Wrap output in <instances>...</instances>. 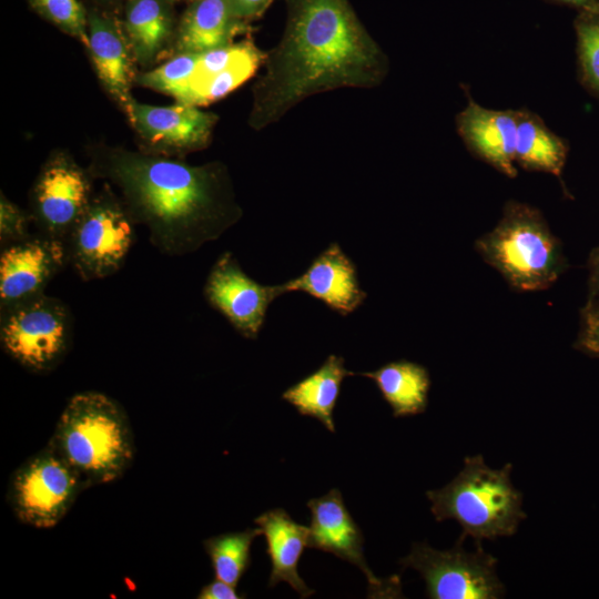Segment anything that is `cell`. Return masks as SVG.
<instances>
[{"instance_id": "6da1fadb", "label": "cell", "mask_w": 599, "mask_h": 599, "mask_svg": "<svg viewBox=\"0 0 599 599\" xmlns=\"http://www.w3.org/2000/svg\"><path fill=\"white\" fill-rule=\"evenodd\" d=\"M280 42L252 88L248 124L263 130L305 99L337 89H373L389 60L348 0H285Z\"/></svg>"}, {"instance_id": "7a4b0ae2", "label": "cell", "mask_w": 599, "mask_h": 599, "mask_svg": "<svg viewBox=\"0 0 599 599\" xmlns=\"http://www.w3.org/2000/svg\"><path fill=\"white\" fill-rule=\"evenodd\" d=\"M91 175L118 187L135 224L162 254L181 256L216 240L242 216L225 165H203L148 152H94Z\"/></svg>"}, {"instance_id": "3957f363", "label": "cell", "mask_w": 599, "mask_h": 599, "mask_svg": "<svg viewBox=\"0 0 599 599\" xmlns=\"http://www.w3.org/2000/svg\"><path fill=\"white\" fill-rule=\"evenodd\" d=\"M48 445L79 474L85 488L121 477L134 455L124 410L97 392L70 398Z\"/></svg>"}, {"instance_id": "277c9868", "label": "cell", "mask_w": 599, "mask_h": 599, "mask_svg": "<svg viewBox=\"0 0 599 599\" xmlns=\"http://www.w3.org/2000/svg\"><path fill=\"white\" fill-rule=\"evenodd\" d=\"M511 469L509 463L494 469L481 455L467 456L450 483L426 493L435 519L457 521L463 529L459 538L470 537L476 545L514 535L526 512L522 495L511 483Z\"/></svg>"}, {"instance_id": "5b68a950", "label": "cell", "mask_w": 599, "mask_h": 599, "mask_svg": "<svg viewBox=\"0 0 599 599\" xmlns=\"http://www.w3.org/2000/svg\"><path fill=\"white\" fill-rule=\"evenodd\" d=\"M475 248L518 292L545 291L567 267L561 243L542 213L517 201L505 204L497 225L477 238Z\"/></svg>"}, {"instance_id": "8992f818", "label": "cell", "mask_w": 599, "mask_h": 599, "mask_svg": "<svg viewBox=\"0 0 599 599\" xmlns=\"http://www.w3.org/2000/svg\"><path fill=\"white\" fill-rule=\"evenodd\" d=\"M134 225L121 199L105 186L92 196L64 242L68 263L84 282L113 275L131 250Z\"/></svg>"}, {"instance_id": "52a82bcc", "label": "cell", "mask_w": 599, "mask_h": 599, "mask_svg": "<svg viewBox=\"0 0 599 599\" xmlns=\"http://www.w3.org/2000/svg\"><path fill=\"white\" fill-rule=\"evenodd\" d=\"M3 351L29 370L55 368L71 343L72 318L67 305L44 293L0 309Z\"/></svg>"}, {"instance_id": "ba28073f", "label": "cell", "mask_w": 599, "mask_h": 599, "mask_svg": "<svg viewBox=\"0 0 599 599\" xmlns=\"http://www.w3.org/2000/svg\"><path fill=\"white\" fill-rule=\"evenodd\" d=\"M459 538L448 550L414 542L409 555L399 560L403 568L417 570L432 599H498L506 589L497 576V559L476 545L475 551L463 548Z\"/></svg>"}, {"instance_id": "9c48e42d", "label": "cell", "mask_w": 599, "mask_h": 599, "mask_svg": "<svg viewBox=\"0 0 599 599\" xmlns=\"http://www.w3.org/2000/svg\"><path fill=\"white\" fill-rule=\"evenodd\" d=\"M84 488L79 474L47 445L14 471L7 497L21 522L47 529L61 521Z\"/></svg>"}, {"instance_id": "30bf717a", "label": "cell", "mask_w": 599, "mask_h": 599, "mask_svg": "<svg viewBox=\"0 0 599 599\" xmlns=\"http://www.w3.org/2000/svg\"><path fill=\"white\" fill-rule=\"evenodd\" d=\"M90 175L65 153L48 159L31 192V217L40 234L65 242L93 196Z\"/></svg>"}, {"instance_id": "8fae6325", "label": "cell", "mask_w": 599, "mask_h": 599, "mask_svg": "<svg viewBox=\"0 0 599 599\" xmlns=\"http://www.w3.org/2000/svg\"><path fill=\"white\" fill-rule=\"evenodd\" d=\"M280 295L278 285H262L251 278L231 252L217 258L204 286L207 303L250 339L258 336L270 304Z\"/></svg>"}, {"instance_id": "7c38bea8", "label": "cell", "mask_w": 599, "mask_h": 599, "mask_svg": "<svg viewBox=\"0 0 599 599\" xmlns=\"http://www.w3.org/2000/svg\"><path fill=\"white\" fill-rule=\"evenodd\" d=\"M307 507L311 510L309 548L333 554L356 566L367 579L370 597L390 598L400 595L397 577L382 580L367 566L362 530L348 512L338 489L311 499Z\"/></svg>"}, {"instance_id": "4fadbf2b", "label": "cell", "mask_w": 599, "mask_h": 599, "mask_svg": "<svg viewBox=\"0 0 599 599\" xmlns=\"http://www.w3.org/2000/svg\"><path fill=\"white\" fill-rule=\"evenodd\" d=\"M67 263L65 244L42 234L2 247L0 309L43 294L45 286Z\"/></svg>"}, {"instance_id": "5bb4252c", "label": "cell", "mask_w": 599, "mask_h": 599, "mask_svg": "<svg viewBox=\"0 0 599 599\" xmlns=\"http://www.w3.org/2000/svg\"><path fill=\"white\" fill-rule=\"evenodd\" d=\"M219 118L200 106L132 103L131 125L149 148L148 153H185L206 148Z\"/></svg>"}, {"instance_id": "9a60e30c", "label": "cell", "mask_w": 599, "mask_h": 599, "mask_svg": "<svg viewBox=\"0 0 599 599\" xmlns=\"http://www.w3.org/2000/svg\"><path fill=\"white\" fill-rule=\"evenodd\" d=\"M88 45L95 72L103 88L131 116V87L135 82V58L122 20L99 7L87 10Z\"/></svg>"}, {"instance_id": "2e32d148", "label": "cell", "mask_w": 599, "mask_h": 599, "mask_svg": "<svg viewBox=\"0 0 599 599\" xmlns=\"http://www.w3.org/2000/svg\"><path fill=\"white\" fill-rule=\"evenodd\" d=\"M455 123L458 135L473 155L508 177L517 176V110L488 109L469 98Z\"/></svg>"}, {"instance_id": "e0dca14e", "label": "cell", "mask_w": 599, "mask_h": 599, "mask_svg": "<svg viewBox=\"0 0 599 599\" xmlns=\"http://www.w3.org/2000/svg\"><path fill=\"white\" fill-rule=\"evenodd\" d=\"M282 294L303 292L343 316L354 313L366 300L353 261L332 243L300 276L278 285Z\"/></svg>"}, {"instance_id": "ac0fdd59", "label": "cell", "mask_w": 599, "mask_h": 599, "mask_svg": "<svg viewBox=\"0 0 599 599\" xmlns=\"http://www.w3.org/2000/svg\"><path fill=\"white\" fill-rule=\"evenodd\" d=\"M251 30L250 23L236 17L229 0H187L176 24L175 54L224 47Z\"/></svg>"}, {"instance_id": "d6986e66", "label": "cell", "mask_w": 599, "mask_h": 599, "mask_svg": "<svg viewBox=\"0 0 599 599\" xmlns=\"http://www.w3.org/2000/svg\"><path fill=\"white\" fill-rule=\"evenodd\" d=\"M254 521L266 539V554L272 566L268 586L286 581L302 598L309 597L314 590L297 571L301 556L308 547L309 527L294 521L282 508L271 509Z\"/></svg>"}, {"instance_id": "ffe728a7", "label": "cell", "mask_w": 599, "mask_h": 599, "mask_svg": "<svg viewBox=\"0 0 599 599\" xmlns=\"http://www.w3.org/2000/svg\"><path fill=\"white\" fill-rule=\"evenodd\" d=\"M122 24L136 63L151 65L174 42L177 21L167 0H126Z\"/></svg>"}, {"instance_id": "44dd1931", "label": "cell", "mask_w": 599, "mask_h": 599, "mask_svg": "<svg viewBox=\"0 0 599 599\" xmlns=\"http://www.w3.org/2000/svg\"><path fill=\"white\" fill-rule=\"evenodd\" d=\"M344 358L329 355L311 375L288 387L282 398L303 415L319 420L329 432H335L333 412L346 376L354 375L345 368Z\"/></svg>"}, {"instance_id": "7402d4cb", "label": "cell", "mask_w": 599, "mask_h": 599, "mask_svg": "<svg viewBox=\"0 0 599 599\" xmlns=\"http://www.w3.org/2000/svg\"><path fill=\"white\" fill-rule=\"evenodd\" d=\"M357 375L376 384L393 409L394 417L418 415L427 408L430 377L427 368L420 364L400 359Z\"/></svg>"}, {"instance_id": "603a6c76", "label": "cell", "mask_w": 599, "mask_h": 599, "mask_svg": "<svg viewBox=\"0 0 599 599\" xmlns=\"http://www.w3.org/2000/svg\"><path fill=\"white\" fill-rule=\"evenodd\" d=\"M568 152V142L552 132L538 114L517 110L516 165L560 179Z\"/></svg>"}, {"instance_id": "cb8c5ba5", "label": "cell", "mask_w": 599, "mask_h": 599, "mask_svg": "<svg viewBox=\"0 0 599 599\" xmlns=\"http://www.w3.org/2000/svg\"><path fill=\"white\" fill-rule=\"evenodd\" d=\"M260 535L262 530L258 527L204 540L203 546L211 559L215 578L236 587L250 566L252 542Z\"/></svg>"}, {"instance_id": "d4e9b609", "label": "cell", "mask_w": 599, "mask_h": 599, "mask_svg": "<svg viewBox=\"0 0 599 599\" xmlns=\"http://www.w3.org/2000/svg\"><path fill=\"white\" fill-rule=\"evenodd\" d=\"M266 52L256 47L225 70L193 88L183 104L203 106L216 102L246 82L263 65Z\"/></svg>"}, {"instance_id": "484cf974", "label": "cell", "mask_w": 599, "mask_h": 599, "mask_svg": "<svg viewBox=\"0 0 599 599\" xmlns=\"http://www.w3.org/2000/svg\"><path fill=\"white\" fill-rule=\"evenodd\" d=\"M573 28L579 80L589 93L599 98V6L578 11Z\"/></svg>"}, {"instance_id": "4316f807", "label": "cell", "mask_w": 599, "mask_h": 599, "mask_svg": "<svg viewBox=\"0 0 599 599\" xmlns=\"http://www.w3.org/2000/svg\"><path fill=\"white\" fill-rule=\"evenodd\" d=\"M199 53H176L162 65L136 75L142 87L170 94L180 102L195 71Z\"/></svg>"}, {"instance_id": "83f0119b", "label": "cell", "mask_w": 599, "mask_h": 599, "mask_svg": "<svg viewBox=\"0 0 599 599\" xmlns=\"http://www.w3.org/2000/svg\"><path fill=\"white\" fill-rule=\"evenodd\" d=\"M28 2L40 17L87 48V10L78 0H28Z\"/></svg>"}, {"instance_id": "f1b7e54d", "label": "cell", "mask_w": 599, "mask_h": 599, "mask_svg": "<svg viewBox=\"0 0 599 599\" xmlns=\"http://www.w3.org/2000/svg\"><path fill=\"white\" fill-rule=\"evenodd\" d=\"M31 214L26 213L3 193L0 197V242L1 247L23 242L31 235L29 223Z\"/></svg>"}, {"instance_id": "f546056e", "label": "cell", "mask_w": 599, "mask_h": 599, "mask_svg": "<svg viewBox=\"0 0 599 599\" xmlns=\"http://www.w3.org/2000/svg\"><path fill=\"white\" fill-rule=\"evenodd\" d=\"M573 347L590 357H599V300H587L580 309L579 331Z\"/></svg>"}, {"instance_id": "4dcf8cb0", "label": "cell", "mask_w": 599, "mask_h": 599, "mask_svg": "<svg viewBox=\"0 0 599 599\" xmlns=\"http://www.w3.org/2000/svg\"><path fill=\"white\" fill-rule=\"evenodd\" d=\"M236 17L251 23L261 18L274 0H229Z\"/></svg>"}, {"instance_id": "1f68e13d", "label": "cell", "mask_w": 599, "mask_h": 599, "mask_svg": "<svg viewBox=\"0 0 599 599\" xmlns=\"http://www.w3.org/2000/svg\"><path fill=\"white\" fill-rule=\"evenodd\" d=\"M221 579L215 578L213 581L206 583L199 592V599H238L243 598L236 589Z\"/></svg>"}, {"instance_id": "d6a6232c", "label": "cell", "mask_w": 599, "mask_h": 599, "mask_svg": "<svg viewBox=\"0 0 599 599\" xmlns=\"http://www.w3.org/2000/svg\"><path fill=\"white\" fill-rule=\"evenodd\" d=\"M588 296L587 300H599V246L592 248L587 261Z\"/></svg>"}, {"instance_id": "836d02e7", "label": "cell", "mask_w": 599, "mask_h": 599, "mask_svg": "<svg viewBox=\"0 0 599 599\" xmlns=\"http://www.w3.org/2000/svg\"><path fill=\"white\" fill-rule=\"evenodd\" d=\"M556 4L566 6L577 11L591 9L599 6V0H546Z\"/></svg>"}, {"instance_id": "e575fe53", "label": "cell", "mask_w": 599, "mask_h": 599, "mask_svg": "<svg viewBox=\"0 0 599 599\" xmlns=\"http://www.w3.org/2000/svg\"><path fill=\"white\" fill-rule=\"evenodd\" d=\"M98 4L106 8L119 3H124L126 0H94Z\"/></svg>"}, {"instance_id": "d590c367", "label": "cell", "mask_w": 599, "mask_h": 599, "mask_svg": "<svg viewBox=\"0 0 599 599\" xmlns=\"http://www.w3.org/2000/svg\"><path fill=\"white\" fill-rule=\"evenodd\" d=\"M171 4H175L176 2L181 1V0H167Z\"/></svg>"}]
</instances>
